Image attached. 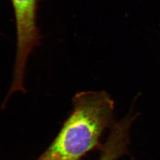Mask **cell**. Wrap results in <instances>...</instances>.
Wrapping results in <instances>:
<instances>
[{
  "mask_svg": "<svg viewBox=\"0 0 160 160\" xmlns=\"http://www.w3.org/2000/svg\"><path fill=\"white\" fill-rule=\"evenodd\" d=\"M114 112V101L107 92H78L61 129L38 160H81L92 151H101L103 133L116 123Z\"/></svg>",
  "mask_w": 160,
  "mask_h": 160,
  "instance_id": "6da1fadb",
  "label": "cell"
},
{
  "mask_svg": "<svg viewBox=\"0 0 160 160\" xmlns=\"http://www.w3.org/2000/svg\"><path fill=\"white\" fill-rule=\"evenodd\" d=\"M39 0H11L14 8L17 49L13 78L10 92H24V76L27 61L34 47L40 42L36 25V12Z\"/></svg>",
  "mask_w": 160,
  "mask_h": 160,
  "instance_id": "7a4b0ae2",
  "label": "cell"
},
{
  "mask_svg": "<svg viewBox=\"0 0 160 160\" xmlns=\"http://www.w3.org/2000/svg\"><path fill=\"white\" fill-rule=\"evenodd\" d=\"M129 133L123 128H113L106 143L103 145L99 160H118L128 153Z\"/></svg>",
  "mask_w": 160,
  "mask_h": 160,
  "instance_id": "3957f363",
  "label": "cell"
}]
</instances>
